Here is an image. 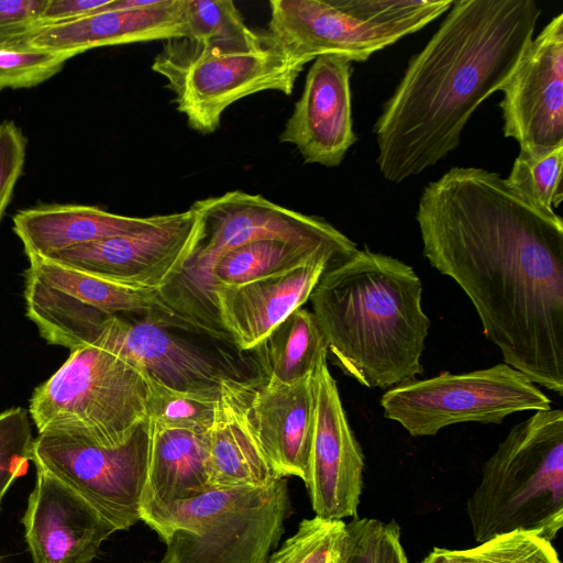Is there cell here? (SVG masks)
I'll use <instances>...</instances> for the list:
<instances>
[{
    "mask_svg": "<svg viewBox=\"0 0 563 563\" xmlns=\"http://www.w3.org/2000/svg\"><path fill=\"white\" fill-rule=\"evenodd\" d=\"M452 4L453 0H273L266 32L303 65L321 55L365 62Z\"/></svg>",
    "mask_w": 563,
    "mask_h": 563,
    "instance_id": "9",
    "label": "cell"
},
{
    "mask_svg": "<svg viewBox=\"0 0 563 563\" xmlns=\"http://www.w3.org/2000/svg\"><path fill=\"white\" fill-rule=\"evenodd\" d=\"M33 437L27 411L14 407L0 413V511L5 493L32 461Z\"/></svg>",
    "mask_w": 563,
    "mask_h": 563,
    "instance_id": "32",
    "label": "cell"
},
{
    "mask_svg": "<svg viewBox=\"0 0 563 563\" xmlns=\"http://www.w3.org/2000/svg\"><path fill=\"white\" fill-rule=\"evenodd\" d=\"M178 329L147 312L113 314L95 345L121 355L148 378L176 390H213L223 380L234 379L214 355L178 335Z\"/></svg>",
    "mask_w": 563,
    "mask_h": 563,
    "instance_id": "15",
    "label": "cell"
},
{
    "mask_svg": "<svg viewBox=\"0 0 563 563\" xmlns=\"http://www.w3.org/2000/svg\"><path fill=\"white\" fill-rule=\"evenodd\" d=\"M380 406L385 418L410 435L428 437L455 423H501L515 412L549 410L551 400L522 373L500 363L397 385L382 396Z\"/></svg>",
    "mask_w": 563,
    "mask_h": 563,
    "instance_id": "10",
    "label": "cell"
},
{
    "mask_svg": "<svg viewBox=\"0 0 563 563\" xmlns=\"http://www.w3.org/2000/svg\"><path fill=\"white\" fill-rule=\"evenodd\" d=\"M150 420L165 426L208 430L213 421L219 389L176 390L150 378ZM221 387V386H220Z\"/></svg>",
    "mask_w": 563,
    "mask_h": 563,
    "instance_id": "29",
    "label": "cell"
},
{
    "mask_svg": "<svg viewBox=\"0 0 563 563\" xmlns=\"http://www.w3.org/2000/svg\"><path fill=\"white\" fill-rule=\"evenodd\" d=\"M27 139L11 120L0 123V222L23 173Z\"/></svg>",
    "mask_w": 563,
    "mask_h": 563,
    "instance_id": "34",
    "label": "cell"
},
{
    "mask_svg": "<svg viewBox=\"0 0 563 563\" xmlns=\"http://www.w3.org/2000/svg\"><path fill=\"white\" fill-rule=\"evenodd\" d=\"M151 383L139 366L97 345L70 351L30 399L38 433H65L113 448L150 419Z\"/></svg>",
    "mask_w": 563,
    "mask_h": 563,
    "instance_id": "8",
    "label": "cell"
},
{
    "mask_svg": "<svg viewBox=\"0 0 563 563\" xmlns=\"http://www.w3.org/2000/svg\"><path fill=\"white\" fill-rule=\"evenodd\" d=\"M420 563H464L461 550L434 548Z\"/></svg>",
    "mask_w": 563,
    "mask_h": 563,
    "instance_id": "39",
    "label": "cell"
},
{
    "mask_svg": "<svg viewBox=\"0 0 563 563\" xmlns=\"http://www.w3.org/2000/svg\"><path fill=\"white\" fill-rule=\"evenodd\" d=\"M68 59L30 40L0 45V91L36 87L58 74Z\"/></svg>",
    "mask_w": 563,
    "mask_h": 563,
    "instance_id": "30",
    "label": "cell"
},
{
    "mask_svg": "<svg viewBox=\"0 0 563 563\" xmlns=\"http://www.w3.org/2000/svg\"><path fill=\"white\" fill-rule=\"evenodd\" d=\"M21 522L32 563H92L117 531L79 495L38 467Z\"/></svg>",
    "mask_w": 563,
    "mask_h": 563,
    "instance_id": "17",
    "label": "cell"
},
{
    "mask_svg": "<svg viewBox=\"0 0 563 563\" xmlns=\"http://www.w3.org/2000/svg\"><path fill=\"white\" fill-rule=\"evenodd\" d=\"M150 434V419L113 448L65 433H38L32 462L79 495L117 531L128 530L141 521Z\"/></svg>",
    "mask_w": 563,
    "mask_h": 563,
    "instance_id": "11",
    "label": "cell"
},
{
    "mask_svg": "<svg viewBox=\"0 0 563 563\" xmlns=\"http://www.w3.org/2000/svg\"><path fill=\"white\" fill-rule=\"evenodd\" d=\"M184 37L240 38L256 33L231 0H184Z\"/></svg>",
    "mask_w": 563,
    "mask_h": 563,
    "instance_id": "33",
    "label": "cell"
},
{
    "mask_svg": "<svg viewBox=\"0 0 563 563\" xmlns=\"http://www.w3.org/2000/svg\"><path fill=\"white\" fill-rule=\"evenodd\" d=\"M46 0H0V45L29 40L43 27Z\"/></svg>",
    "mask_w": 563,
    "mask_h": 563,
    "instance_id": "35",
    "label": "cell"
},
{
    "mask_svg": "<svg viewBox=\"0 0 563 563\" xmlns=\"http://www.w3.org/2000/svg\"><path fill=\"white\" fill-rule=\"evenodd\" d=\"M314 407L313 374L292 384L266 378L257 389L247 387V418L274 476L306 484Z\"/></svg>",
    "mask_w": 563,
    "mask_h": 563,
    "instance_id": "19",
    "label": "cell"
},
{
    "mask_svg": "<svg viewBox=\"0 0 563 563\" xmlns=\"http://www.w3.org/2000/svg\"><path fill=\"white\" fill-rule=\"evenodd\" d=\"M500 90L503 132L519 150L543 153L563 145V13L532 38Z\"/></svg>",
    "mask_w": 563,
    "mask_h": 563,
    "instance_id": "13",
    "label": "cell"
},
{
    "mask_svg": "<svg viewBox=\"0 0 563 563\" xmlns=\"http://www.w3.org/2000/svg\"><path fill=\"white\" fill-rule=\"evenodd\" d=\"M199 236L196 212L164 214L143 231L76 245L44 256L86 274L161 291L185 268Z\"/></svg>",
    "mask_w": 563,
    "mask_h": 563,
    "instance_id": "12",
    "label": "cell"
},
{
    "mask_svg": "<svg viewBox=\"0 0 563 563\" xmlns=\"http://www.w3.org/2000/svg\"><path fill=\"white\" fill-rule=\"evenodd\" d=\"M352 62L339 55L317 57L306 77L279 141L297 147L305 163L339 166L356 142L353 131Z\"/></svg>",
    "mask_w": 563,
    "mask_h": 563,
    "instance_id": "16",
    "label": "cell"
},
{
    "mask_svg": "<svg viewBox=\"0 0 563 563\" xmlns=\"http://www.w3.org/2000/svg\"><path fill=\"white\" fill-rule=\"evenodd\" d=\"M1 563V562H0Z\"/></svg>",
    "mask_w": 563,
    "mask_h": 563,
    "instance_id": "40",
    "label": "cell"
},
{
    "mask_svg": "<svg viewBox=\"0 0 563 563\" xmlns=\"http://www.w3.org/2000/svg\"><path fill=\"white\" fill-rule=\"evenodd\" d=\"M290 510L286 478L262 487L209 489L145 512L166 544L159 563H267Z\"/></svg>",
    "mask_w": 563,
    "mask_h": 563,
    "instance_id": "7",
    "label": "cell"
},
{
    "mask_svg": "<svg viewBox=\"0 0 563 563\" xmlns=\"http://www.w3.org/2000/svg\"><path fill=\"white\" fill-rule=\"evenodd\" d=\"M423 255L472 301L504 363L563 394V220L499 174L453 167L421 192Z\"/></svg>",
    "mask_w": 563,
    "mask_h": 563,
    "instance_id": "1",
    "label": "cell"
},
{
    "mask_svg": "<svg viewBox=\"0 0 563 563\" xmlns=\"http://www.w3.org/2000/svg\"><path fill=\"white\" fill-rule=\"evenodd\" d=\"M303 66L267 32H256L240 38L166 40L152 69L166 79L188 125L210 134L240 99L267 90L290 95Z\"/></svg>",
    "mask_w": 563,
    "mask_h": 563,
    "instance_id": "6",
    "label": "cell"
},
{
    "mask_svg": "<svg viewBox=\"0 0 563 563\" xmlns=\"http://www.w3.org/2000/svg\"><path fill=\"white\" fill-rule=\"evenodd\" d=\"M477 543L523 531L552 542L563 527V412L515 424L485 462L466 501Z\"/></svg>",
    "mask_w": 563,
    "mask_h": 563,
    "instance_id": "4",
    "label": "cell"
},
{
    "mask_svg": "<svg viewBox=\"0 0 563 563\" xmlns=\"http://www.w3.org/2000/svg\"><path fill=\"white\" fill-rule=\"evenodd\" d=\"M377 563H408L400 541V529L394 520L383 523Z\"/></svg>",
    "mask_w": 563,
    "mask_h": 563,
    "instance_id": "38",
    "label": "cell"
},
{
    "mask_svg": "<svg viewBox=\"0 0 563 563\" xmlns=\"http://www.w3.org/2000/svg\"><path fill=\"white\" fill-rule=\"evenodd\" d=\"M314 430L306 488L314 516L357 518L364 455L347 421L327 360L313 372Z\"/></svg>",
    "mask_w": 563,
    "mask_h": 563,
    "instance_id": "14",
    "label": "cell"
},
{
    "mask_svg": "<svg viewBox=\"0 0 563 563\" xmlns=\"http://www.w3.org/2000/svg\"><path fill=\"white\" fill-rule=\"evenodd\" d=\"M26 256L29 258L26 273L41 283L109 316L161 311L157 290L115 284L62 265L44 256L34 254Z\"/></svg>",
    "mask_w": 563,
    "mask_h": 563,
    "instance_id": "25",
    "label": "cell"
},
{
    "mask_svg": "<svg viewBox=\"0 0 563 563\" xmlns=\"http://www.w3.org/2000/svg\"><path fill=\"white\" fill-rule=\"evenodd\" d=\"M540 14L533 0L453 1L374 125L385 179L417 176L457 147L472 114L516 69Z\"/></svg>",
    "mask_w": 563,
    "mask_h": 563,
    "instance_id": "2",
    "label": "cell"
},
{
    "mask_svg": "<svg viewBox=\"0 0 563 563\" xmlns=\"http://www.w3.org/2000/svg\"><path fill=\"white\" fill-rule=\"evenodd\" d=\"M163 217H128L95 206L51 203L21 209L12 222L25 255L48 256L76 245L143 231Z\"/></svg>",
    "mask_w": 563,
    "mask_h": 563,
    "instance_id": "22",
    "label": "cell"
},
{
    "mask_svg": "<svg viewBox=\"0 0 563 563\" xmlns=\"http://www.w3.org/2000/svg\"><path fill=\"white\" fill-rule=\"evenodd\" d=\"M199 236L183 272L158 291L161 310L174 324L225 340L210 312L206 283L210 267L223 253L247 242L280 239L329 247L349 255L358 249L331 223L282 207L262 195L228 191L194 202Z\"/></svg>",
    "mask_w": 563,
    "mask_h": 563,
    "instance_id": "5",
    "label": "cell"
},
{
    "mask_svg": "<svg viewBox=\"0 0 563 563\" xmlns=\"http://www.w3.org/2000/svg\"><path fill=\"white\" fill-rule=\"evenodd\" d=\"M327 268V263L316 262L243 285L212 287L209 298L220 331L241 351L258 349L309 300Z\"/></svg>",
    "mask_w": 563,
    "mask_h": 563,
    "instance_id": "18",
    "label": "cell"
},
{
    "mask_svg": "<svg viewBox=\"0 0 563 563\" xmlns=\"http://www.w3.org/2000/svg\"><path fill=\"white\" fill-rule=\"evenodd\" d=\"M267 378L292 384L312 375L328 357L325 339L312 312L300 307L284 319L260 345Z\"/></svg>",
    "mask_w": 563,
    "mask_h": 563,
    "instance_id": "26",
    "label": "cell"
},
{
    "mask_svg": "<svg viewBox=\"0 0 563 563\" xmlns=\"http://www.w3.org/2000/svg\"><path fill=\"white\" fill-rule=\"evenodd\" d=\"M185 35L184 0H162L158 5L144 10L104 7L79 20L43 26L29 40L37 47L71 58L97 47L166 41Z\"/></svg>",
    "mask_w": 563,
    "mask_h": 563,
    "instance_id": "20",
    "label": "cell"
},
{
    "mask_svg": "<svg viewBox=\"0 0 563 563\" xmlns=\"http://www.w3.org/2000/svg\"><path fill=\"white\" fill-rule=\"evenodd\" d=\"M563 145L543 153L519 150L508 184L537 207L554 210L563 199Z\"/></svg>",
    "mask_w": 563,
    "mask_h": 563,
    "instance_id": "27",
    "label": "cell"
},
{
    "mask_svg": "<svg viewBox=\"0 0 563 563\" xmlns=\"http://www.w3.org/2000/svg\"><path fill=\"white\" fill-rule=\"evenodd\" d=\"M247 387L235 379H225L221 384L208 430L210 489L262 487L276 477L247 418Z\"/></svg>",
    "mask_w": 563,
    "mask_h": 563,
    "instance_id": "21",
    "label": "cell"
},
{
    "mask_svg": "<svg viewBox=\"0 0 563 563\" xmlns=\"http://www.w3.org/2000/svg\"><path fill=\"white\" fill-rule=\"evenodd\" d=\"M111 0H46L42 24L55 25L82 19L101 11Z\"/></svg>",
    "mask_w": 563,
    "mask_h": 563,
    "instance_id": "37",
    "label": "cell"
},
{
    "mask_svg": "<svg viewBox=\"0 0 563 563\" xmlns=\"http://www.w3.org/2000/svg\"><path fill=\"white\" fill-rule=\"evenodd\" d=\"M352 256L324 246L280 239L256 240L223 253L210 267L206 283L207 301L217 328L209 298L212 287L243 285L316 262H324L332 267Z\"/></svg>",
    "mask_w": 563,
    "mask_h": 563,
    "instance_id": "24",
    "label": "cell"
},
{
    "mask_svg": "<svg viewBox=\"0 0 563 563\" xmlns=\"http://www.w3.org/2000/svg\"><path fill=\"white\" fill-rule=\"evenodd\" d=\"M422 284L398 258L358 250L327 268L309 300L333 362L371 388H391L423 373L431 322Z\"/></svg>",
    "mask_w": 563,
    "mask_h": 563,
    "instance_id": "3",
    "label": "cell"
},
{
    "mask_svg": "<svg viewBox=\"0 0 563 563\" xmlns=\"http://www.w3.org/2000/svg\"><path fill=\"white\" fill-rule=\"evenodd\" d=\"M147 478L141 516L200 496L210 489L208 430L165 427L150 420Z\"/></svg>",
    "mask_w": 563,
    "mask_h": 563,
    "instance_id": "23",
    "label": "cell"
},
{
    "mask_svg": "<svg viewBox=\"0 0 563 563\" xmlns=\"http://www.w3.org/2000/svg\"><path fill=\"white\" fill-rule=\"evenodd\" d=\"M345 525L318 516L303 519L267 563H341Z\"/></svg>",
    "mask_w": 563,
    "mask_h": 563,
    "instance_id": "28",
    "label": "cell"
},
{
    "mask_svg": "<svg viewBox=\"0 0 563 563\" xmlns=\"http://www.w3.org/2000/svg\"><path fill=\"white\" fill-rule=\"evenodd\" d=\"M383 521L354 518L345 525L341 563H377Z\"/></svg>",
    "mask_w": 563,
    "mask_h": 563,
    "instance_id": "36",
    "label": "cell"
},
{
    "mask_svg": "<svg viewBox=\"0 0 563 563\" xmlns=\"http://www.w3.org/2000/svg\"><path fill=\"white\" fill-rule=\"evenodd\" d=\"M464 563H561L552 542L515 531L461 550Z\"/></svg>",
    "mask_w": 563,
    "mask_h": 563,
    "instance_id": "31",
    "label": "cell"
}]
</instances>
